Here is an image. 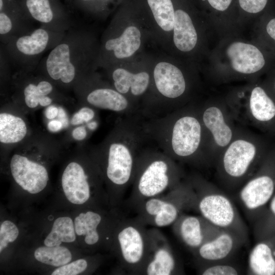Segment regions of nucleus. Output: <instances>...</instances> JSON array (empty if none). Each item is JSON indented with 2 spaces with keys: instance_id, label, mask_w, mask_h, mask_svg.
Masks as SVG:
<instances>
[{
  "instance_id": "16",
  "label": "nucleus",
  "mask_w": 275,
  "mask_h": 275,
  "mask_svg": "<svg viewBox=\"0 0 275 275\" xmlns=\"http://www.w3.org/2000/svg\"><path fill=\"white\" fill-rule=\"evenodd\" d=\"M180 178V172L174 166L161 159L151 161L140 173L127 205L132 209L147 199L163 195L177 187Z\"/></svg>"
},
{
  "instance_id": "12",
  "label": "nucleus",
  "mask_w": 275,
  "mask_h": 275,
  "mask_svg": "<svg viewBox=\"0 0 275 275\" xmlns=\"http://www.w3.org/2000/svg\"><path fill=\"white\" fill-rule=\"evenodd\" d=\"M200 114L207 155L212 167H214L222 152L234 139L238 125L236 124L223 94L210 95Z\"/></svg>"
},
{
  "instance_id": "43",
  "label": "nucleus",
  "mask_w": 275,
  "mask_h": 275,
  "mask_svg": "<svg viewBox=\"0 0 275 275\" xmlns=\"http://www.w3.org/2000/svg\"><path fill=\"white\" fill-rule=\"evenodd\" d=\"M62 123L58 120H52L50 121L47 125L48 129L52 132L59 131L62 128Z\"/></svg>"
},
{
  "instance_id": "24",
  "label": "nucleus",
  "mask_w": 275,
  "mask_h": 275,
  "mask_svg": "<svg viewBox=\"0 0 275 275\" xmlns=\"http://www.w3.org/2000/svg\"><path fill=\"white\" fill-rule=\"evenodd\" d=\"M10 167L14 181L26 192L37 194L47 186L48 173L46 168L39 163L15 154L11 159Z\"/></svg>"
},
{
  "instance_id": "19",
  "label": "nucleus",
  "mask_w": 275,
  "mask_h": 275,
  "mask_svg": "<svg viewBox=\"0 0 275 275\" xmlns=\"http://www.w3.org/2000/svg\"><path fill=\"white\" fill-rule=\"evenodd\" d=\"M25 18L32 23L57 32H66L74 25L67 9L60 0H20Z\"/></svg>"
},
{
  "instance_id": "40",
  "label": "nucleus",
  "mask_w": 275,
  "mask_h": 275,
  "mask_svg": "<svg viewBox=\"0 0 275 275\" xmlns=\"http://www.w3.org/2000/svg\"><path fill=\"white\" fill-rule=\"evenodd\" d=\"M262 82L275 101V67L267 73L266 76Z\"/></svg>"
},
{
  "instance_id": "37",
  "label": "nucleus",
  "mask_w": 275,
  "mask_h": 275,
  "mask_svg": "<svg viewBox=\"0 0 275 275\" xmlns=\"http://www.w3.org/2000/svg\"><path fill=\"white\" fill-rule=\"evenodd\" d=\"M197 267L198 273L202 275H237L242 273L241 268L231 260Z\"/></svg>"
},
{
  "instance_id": "36",
  "label": "nucleus",
  "mask_w": 275,
  "mask_h": 275,
  "mask_svg": "<svg viewBox=\"0 0 275 275\" xmlns=\"http://www.w3.org/2000/svg\"><path fill=\"white\" fill-rule=\"evenodd\" d=\"M253 224L256 241L275 236V194L261 216Z\"/></svg>"
},
{
  "instance_id": "11",
  "label": "nucleus",
  "mask_w": 275,
  "mask_h": 275,
  "mask_svg": "<svg viewBox=\"0 0 275 275\" xmlns=\"http://www.w3.org/2000/svg\"><path fill=\"white\" fill-rule=\"evenodd\" d=\"M135 216H125L118 224L112 247L122 268L132 274H140L148 257L151 246L149 229Z\"/></svg>"
},
{
  "instance_id": "17",
  "label": "nucleus",
  "mask_w": 275,
  "mask_h": 275,
  "mask_svg": "<svg viewBox=\"0 0 275 275\" xmlns=\"http://www.w3.org/2000/svg\"><path fill=\"white\" fill-rule=\"evenodd\" d=\"M104 69L111 75L114 89L118 92L123 95L130 92L133 96H141L149 88L152 76L150 52L139 59Z\"/></svg>"
},
{
  "instance_id": "2",
  "label": "nucleus",
  "mask_w": 275,
  "mask_h": 275,
  "mask_svg": "<svg viewBox=\"0 0 275 275\" xmlns=\"http://www.w3.org/2000/svg\"><path fill=\"white\" fill-rule=\"evenodd\" d=\"M99 48L100 40L95 32L74 25L36 70L50 81L71 85L97 69Z\"/></svg>"
},
{
  "instance_id": "22",
  "label": "nucleus",
  "mask_w": 275,
  "mask_h": 275,
  "mask_svg": "<svg viewBox=\"0 0 275 275\" xmlns=\"http://www.w3.org/2000/svg\"><path fill=\"white\" fill-rule=\"evenodd\" d=\"M205 9L201 11L217 42L226 36L242 34L237 25L234 0H200Z\"/></svg>"
},
{
  "instance_id": "41",
  "label": "nucleus",
  "mask_w": 275,
  "mask_h": 275,
  "mask_svg": "<svg viewBox=\"0 0 275 275\" xmlns=\"http://www.w3.org/2000/svg\"><path fill=\"white\" fill-rule=\"evenodd\" d=\"M77 113L84 122L91 120L94 116V111L87 107L81 108Z\"/></svg>"
},
{
  "instance_id": "4",
  "label": "nucleus",
  "mask_w": 275,
  "mask_h": 275,
  "mask_svg": "<svg viewBox=\"0 0 275 275\" xmlns=\"http://www.w3.org/2000/svg\"><path fill=\"white\" fill-rule=\"evenodd\" d=\"M147 45L151 47L146 30L124 0L102 35L96 68L139 59L148 51Z\"/></svg>"
},
{
  "instance_id": "15",
  "label": "nucleus",
  "mask_w": 275,
  "mask_h": 275,
  "mask_svg": "<svg viewBox=\"0 0 275 275\" xmlns=\"http://www.w3.org/2000/svg\"><path fill=\"white\" fill-rule=\"evenodd\" d=\"M171 144L178 158L194 160L203 167H212L207 153L200 112L197 115L185 114L176 120L172 129Z\"/></svg>"
},
{
  "instance_id": "28",
  "label": "nucleus",
  "mask_w": 275,
  "mask_h": 275,
  "mask_svg": "<svg viewBox=\"0 0 275 275\" xmlns=\"http://www.w3.org/2000/svg\"><path fill=\"white\" fill-rule=\"evenodd\" d=\"M23 87L20 86L21 93L26 105L31 108L38 105L47 106L50 105L54 92L52 82L43 77L25 78Z\"/></svg>"
},
{
  "instance_id": "10",
  "label": "nucleus",
  "mask_w": 275,
  "mask_h": 275,
  "mask_svg": "<svg viewBox=\"0 0 275 275\" xmlns=\"http://www.w3.org/2000/svg\"><path fill=\"white\" fill-rule=\"evenodd\" d=\"M66 32L54 31L40 26L12 37L3 44L1 50L10 66L15 68L17 72L34 71L44 53L54 47Z\"/></svg>"
},
{
  "instance_id": "21",
  "label": "nucleus",
  "mask_w": 275,
  "mask_h": 275,
  "mask_svg": "<svg viewBox=\"0 0 275 275\" xmlns=\"http://www.w3.org/2000/svg\"><path fill=\"white\" fill-rule=\"evenodd\" d=\"M172 226L176 237L192 254L223 230L201 215H192L185 213L179 217Z\"/></svg>"
},
{
  "instance_id": "39",
  "label": "nucleus",
  "mask_w": 275,
  "mask_h": 275,
  "mask_svg": "<svg viewBox=\"0 0 275 275\" xmlns=\"http://www.w3.org/2000/svg\"><path fill=\"white\" fill-rule=\"evenodd\" d=\"M88 262L85 259H79L58 267L52 275H77L84 272L88 268Z\"/></svg>"
},
{
  "instance_id": "44",
  "label": "nucleus",
  "mask_w": 275,
  "mask_h": 275,
  "mask_svg": "<svg viewBox=\"0 0 275 275\" xmlns=\"http://www.w3.org/2000/svg\"><path fill=\"white\" fill-rule=\"evenodd\" d=\"M59 109L54 106H49L47 107L45 115L47 119H52L57 116L59 113Z\"/></svg>"
},
{
  "instance_id": "38",
  "label": "nucleus",
  "mask_w": 275,
  "mask_h": 275,
  "mask_svg": "<svg viewBox=\"0 0 275 275\" xmlns=\"http://www.w3.org/2000/svg\"><path fill=\"white\" fill-rule=\"evenodd\" d=\"M17 226L10 220L3 221L0 226V253H2L8 245L14 242L18 237Z\"/></svg>"
},
{
  "instance_id": "30",
  "label": "nucleus",
  "mask_w": 275,
  "mask_h": 275,
  "mask_svg": "<svg viewBox=\"0 0 275 275\" xmlns=\"http://www.w3.org/2000/svg\"><path fill=\"white\" fill-rule=\"evenodd\" d=\"M269 0H237V25L240 33L250 29L263 16Z\"/></svg>"
},
{
  "instance_id": "31",
  "label": "nucleus",
  "mask_w": 275,
  "mask_h": 275,
  "mask_svg": "<svg viewBox=\"0 0 275 275\" xmlns=\"http://www.w3.org/2000/svg\"><path fill=\"white\" fill-rule=\"evenodd\" d=\"M27 127L20 117L11 114H0V141L9 144L19 142L25 136Z\"/></svg>"
},
{
  "instance_id": "3",
  "label": "nucleus",
  "mask_w": 275,
  "mask_h": 275,
  "mask_svg": "<svg viewBox=\"0 0 275 275\" xmlns=\"http://www.w3.org/2000/svg\"><path fill=\"white\" fill-rule=\"evenodd\" d=\"M275 140L238 125L236 133L214 166L216 180L225 191H237L257 170Z\"/></svg>"
},
{
  "instance_id": "7",
  "label": "nucleus",
  "mask_w": 275,
  "mask_h": 275,
  "mask_svg": "<svg viewBox=\"0 0 275 275\" xmlns=\"http://www.w3.org/2000/svg\"><path fill=\"white\" fill-rule=\"evenodd\" d=\"M189 181L197 196L196 212L213 225L236 234L247 243L248 227L225 191L199 176Z\"/></svg>"
},
{
  "instance_id": "20",
  "label": "nucleus",
  "mask_w": 275,
  "mask_h": 275,
  "mask_svg": "<svg viewBox=\"0 0 275 275\" xmlns=\"http://www.w3.org/2000/svg\"><path fill=\"white\" fill-rule=\"evenodd\" d=\"M151 246L147 261L140 274H183L184 269L166 236L156 228L149 229Z\"/></svg>"
},
{
  "instance_id": "5",
  "label": "nucleus",
  "mask_w": 275,
  "mask_h": 275,
  "mask_svg": "<svg viewBox=\"0 0 275 275\" xmlns=\"http://www.w3.org/2000/svg\"><path fill=\"white\" fill-rule=\"evenodd\" d=\"M175 19L167 53L196 67L200 71L214 38L193 0H174Z\"/></svg>"
},
{
  "instance_id": "9",
  "label": "nucleus",
  "mask_w": 275,
  "mask_h": 275,
  "mask_svg": "<svg viewBox=\"0 0 275 275\" xmlns=\"http://www.w3.org/2000/svg\"><path fill=\"white\" fill-rule=\"evenodd\" d=\"M197 196L189 181L180 183L166 195L150 198L132 209L146 226L161 228L173 225L185 211H197Z\"/></svg>"
},
{
  "instance_id": "35",
  "label": "nucleus",
  "mask_w": 275,
  "mask_h": 275,
  "mask_svg": "<svg viewBox=\"0 0 275 275\" xmlns=\"http://www.w3.org/2000/svg\"><path fill=\"white\" fill-rule=\"evenodd\" d=\"M34 256L41 263L58 267L69 263L72 258L70 250L61 245L39 246L34 251Z\"/></svg>"
},
{
  "instance_id": "26",
  "label": "nucleus",
  "mask_w": 275,
  "mask_h": 275,
  "mask_svg": "<svg viewBox=\"0 0 275 275\" xmlns=\"http://www.w3.org/2000/svg\"><path fill=\"white\" fill-rule=\"evenodd\" d=\"M34 29L24 15L20 0H0V38L3 44Z\"/></svg>"
},
{
  "instance_id": "27",
  "label": "nucleus",
  "mask_w": 275,
  "mask_h": 275,
  "mask_svg": "<svg viewBox=\"0 0 275 275\" xmlns=\"http://www.w3.org/2000/svg\"><path fill=\"white\" fill-rule=\"evenodd\" d=\"M247 274H275V236L256 241L249 255Z\"/></svg>"
},
{
  "instance_id": "46",
  "label": "nucleus",
  "mask_w": 275,
  "mask_h": 275,
  "mask_svg": "<svg viewBox=\"0 0 275 275\" xmlns=\"http://www.w3.org/2000/svg\"><path fill=\"white\" fill-rule=\"evenodd\" d=\"M97 126V124L96 122H92L89 123L88 124V127L90 129L93 130L95 129Z\"/></svg>"
},
{
  "instance_id": "23",
  "label": "nucleus",
  "mask_w": 275,
  "mask_h": 275,
  "mask_svg": "<svg viewBox=\"0 0 275 275\" xmlns=\"http://www.w3.org/2000/svg\"><path fill=\"white\" fill-rule=\"evenodd\" d=\"M246 243L236 234L225 230L204 243L193 254L197 266L229 261Z\"/></svg>"
},
{
  "instance_id": "32",
  "label": "nucleus",
  "mask_w": 275,
  "mask_h": 275,
  "mask_svg": "<svg viewBox=\"0 0 275 275\" xmlns=\"http://www.w3.org/2000/svg\"><path fill=\"white\" fill-rule=\"evenodd\" d=\"M76 238L74 221L69 216H60L54 221L43 243L46 246H52L73 242Z\"/></svg>"
},
{
  "instance_id": "42",
  "label": "nucleus",
  "mask_w": 275,
  "mask_h": 275,
  "mask_svg": "<svg viewBox=\"0 0 275 275\" xmlns=\"http://www.w3.org/2000/svg\"><path fill=\"white\" fill-rule=\"evenodd\" d=\"M72 135L76 140H82L87 135V131L84 127L79 126L72 131Z\"/></svg>"
},
{
  "instance_id": "29",
  "label": "nucleus",
  "mask_w": 275,
  "mask_h": 275,
  "mask_svg": "<svg viewBox=\"0 0 275 275\" xmlns=\"http://www.w3.org/2000/svg\"><path fill=\"white\" fill-rule=\"evenodd\" d=\"M86 93L87 101L98 108L118 112L125 109L128 106L126 97L115 89L95 87Z\"/></svg>"
},
{
  "instance_id": "1",
  "label": "nucleus",
  "mask_w": 275,
  "mask_h": 275,
  "mask_svg": "<svg viewBox=\"0 0 275 275\" xmlns=\"http://www.w3.org/2000/svg\"><path fill=\"white\" fill-rule=\"evenodd\" d=\"M274 56L243 34L226 36L211 48L201 70L214 86L235 82H252L274 68Z\"/></svg>"
},
{
  "instance_id": "45",
  "label": "nucleus",
  "mask_w": 275,
  "mask_h": 275,
  "mask_svg": "<svg viewBox=\"0 0 275 275\" xmlns=\"http://www.w3.org/2000/svg\"><path fill=\"white\" fill-rule=\"evenodd\" d=\"M84 121L79 116L78 113H75L72 118L71 123L73 125H77L82 123Z\"/></svg>"
},
{
  "instance_id": "18",
  "label": "nucleus",
  "mask_w": 275,
  "mask_h": 275,
  "mask_svg": "<svg viewBox=\"0 0 275 275\" xmlns=\"http://www.w3.org/2000/svg\"><path fill=\"white\" fill-rule=\"evenodd\" d=\"M133 170V160L128 149L121 143H113L109 149L106 176L112 187L111 201L117 206L121 204Z\"/></svg>"
},
{
  "instance_id": "13",
  "label": "nucleus",
  "mask_w": 275,
  "mask_h": 275,
  "mask_svg": "<svg viewBox=\"0 0 275 275\" xmlns=\"http://www.w3.org/2000/svg\"><path fill=\"white\" fill-rule=\"evenodd\" d=\"M236 192L237 201L254 224L275 194V141L256 172Z\"/></svg>"
},
{
  "instance_id": "6",
  "label": "nucleus",
  "mask_w": 275,
  "mask_h": 275,
  "mask_svg": "<svg viewBox=\"0 0 275 275\" xmlns=\"http://www.w3.org/2000/svg\"><path fill=\"white\" fill-rule=\"evenodd\" d=\"M235 121L275 140V101L262 81L231 87L223 94Z\"/></svg>"
},
{
  "instance_id": "34",
  "label": "nucleus",
  "mask_w": 275,
  "mask_h": 275,
  "mask_svg": "<svg viewBox=\"0 0 275 275\" xmlns=\"http://www.w3.org/2000/svg\"><path fill=\"white\" fill-rule=\"evenodd\" d=\"M250 31L251 38L275 56V17L263 15L255 22Z\"/></svg>"
},
{
  "instance_id": "8",
  "label": "nucleus",
  "mask_w": 275,
  "mask_h": 275,
  "mask_svg": "<svg viewBox=\"0 0 275 275\" xmlns=\"http://www.w3.org/2000/svg\"><path fill=\"white\" fill-rule=\"evenodd\" d=\"M150 52L152 77L157 92L167 98L178 100L201 86L199 70L171 54L154 48Z\"/></svg>"
},
{
  "instance_id": "25",
  "label": "nucleus",
  "mask_w": 275,
  "mask_h": 275,
  "mask_svg": "<svg viewBox=\"0 0 275 275\" xmlns=\"http://www.w3.org/2000/svg\"><path fill=\"white\" fill-rule=\"evenodd\" d=\"M61 184L66 198L73 204L83 205L98 198L94 195L84 169L76 162H71L66 167Z\"/></svg>"
},
{
  "instance_id": "33",
  "label": "nucleus",
  "mask_w": 275,
  "mask_h": 275,
  "mask_svg": "<svg viewBox=\"0 0 275 275\" xmlns=\"http://www.w3.org/2000/svg\"><path fill=\"white\" fill-rule=\"evenodd\" d=\"M124 0H71L73 7L87 16L105 19Z\"/></svg>"
},
{
  "instance_id": "14",
  "label": "nucleus",
  "mask_w": 275,
  "mask_h": 275,
  "mask_svg": "<svg viewBox=\"0 0 275 275\" xmlns=\"http://www.w3.org/2000/svg\"><path fill=\"white\" fill-rule=\"evenodd\" d=\"M149 36L151 46L168 52L174 28V0H127Z\"/></svg>"
}]
</instances>
